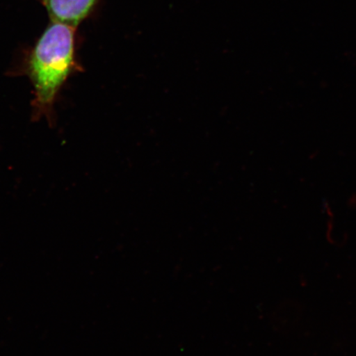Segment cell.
Listing matches in <instances>:
<instances>
[{
	"instance_id": "2",
	"label": "cell",
	"mask_w": 356,
	"mask_h": 356,
	"mask_svg": "<svg viewBox=\"0 0 356 356\" xmlns=\"http://www.w3.org/2000/svg\"><path fill=\"white\" fill-rule=\"evenodd\" d=\"M53 21L76 26L92 10L97 0H42Z\"/></svg>"
},
{
	"instance_id": "1",
	"label": "cell",
	"mask_w": 356,
	"mask_h": 356,
	"mask_svg": "<svg viewBox=\"0 0 356 356\" xmlns=\"http://www.w3.org/2000/svg\"><path fill=\"white\" fill-rule=\"evenodd\" d=\"M75 68L74 28L53 21L29 57L26 74L33 86L34 119L52 122L58 93Z\"/></svg>"
}]
</instances>
